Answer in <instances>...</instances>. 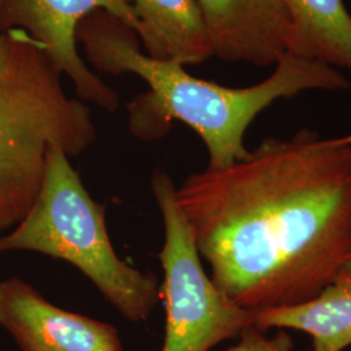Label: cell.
Listing matches in <instances>:
<instances>
[{
	"mask_svg": "<svg viewBox=\"0 0 351 351\" xmlns=\"http://www.w3.org/2000/svg\"><path fill=\"white\" fill-rule=\"evenodd\" d=\"M95 11L111 13L137 34L138 21L125 0H1L0 30H21L37 40L71 80L80 101L114 112L120 104L117 91L91 72L77 47L78 25Z\"/></svg>",
	"mask_w": 351,
	"mask_h": 351,
	"instance_id": "5b68a950",
	"label": "cell"
},
{
	"mask_svg": "<svg viewBox=\"0 0 351 351\" xmlns=\"http://www.w3.org/2000/svg\"><path fill=\"white\" fill-rule=\"evenodd\" d=\"M213 56L226 63L276 65L288 55L291 24L282 0H195Z\"/></svg>",
	"mask_w": 351,
	"mask_h": 351,
	"instance_id": "52a82bcc",
	"label": "cell"
},
{
	"mask_svg": "<svg viewBox=\"0 0 351 351\" xmlns=\"http://www.w3.org/2000/svg\"><path fill=\"white\" fill-rule=\"evenodd\" d=\"M0 326L23 351H125L116 328L52 304L20 277L0 282Z\"/></svg>",
	"mask_w": 351,
	"mask_h": 351,
	"instance_id": "8992f818",
	"label": "cell"
},
{
	"mask_svg": "<svg viewBox=\"0 0 351 351\" xmlns=\"http://www.w3.org/2000/svg\"><path fill=\"white\" fill-rule=\"evenodd\" d=\"M350 259H351V251H350Z\"/></svg>",
	"mask_w": 351,
	"mask_h": 351,
	"instance_id": "5bb4252c",
	"label": "cell"
},
{
	"mask_svg": "<svg viewBox=\"0 0 351 351\" xmlns=\"http://www.w3.org/2000/svg\"><path fill=\"white\" fill-rule=\"evenodd\" d=\"M138 21L146 53L159 60L195 65L213 56L195 0H125Z\"/></svg>",
	"mask_w": 351,
	"mask_h": 351,
	"instance_id": "9c48e42d",
	"label": "cell"
},
{
	"mask_svg": "<svg viewBox=\"0 0 351 351\" xmlns=\"http://www.w3.org/2000/svg\"><path fill=\"white\" fill-rule=\"evenodd\" d=\"M213 284L261 311L315 297L350 259L351 143L303 128L176 188Z\"/></svg>",
	"mask_w": 351,
	"mask_h": 351,
	"instance_id": "6da1fadb",
	"label": "cell"
},
{
	"mask_svg": "<svg viewBox=\"0 0 351 351\" xmlns=\"http://www.w3.org/2000/svg\"><path fill=\"white\" fill-rule=\"evenodd\" d=\"M34 251L75 265L125 319L139 323L160 300L155 274L125 263L113 249L106 206L94 201L69 158L52 147L37 198L12 232L0 237V252Z\"/></svg>",
	"mask_w": 351,
	"mask_h": 351,
	"instance_id": "3957f363",
	"label": "cell"
},
{
	"mask_svg": "<svg viewBox=\"0 0 351 351\" xmlns=\"http://www.w3.org/2000/svg\"><path fill=\"white\" fill-rule=\"evenodd\" d=\"M259 330L293 329L311 337V351L351 346V259L339 267L315 297L300 304L256 311Z\"/></svg>",
	"mask_w": 351,
	"mask_h": 351,
	"instance_id": "ba28073f",
	"label": "cell"
},
{
	"mask_svg": "<svg viewBox=\"0 0 351 351\" xmlns=\"http://www.w3.org/2000/svg\"><path fill=\"white\" fill-rule=\"evenodd\" d=\"M291 24L289 53L351 72V13L345 0H282Z\"/></svg>",
	"mask_w": 351,
	"mask_h": 351,
	"instance_id": "30bf717a",
	"label": "cell"
},
{
	"mask_svg": "<svg viewBox=\"0 0 351 351\" xmlns=\"http://www.w3.org/2000/svg\"><path fill=\"white\" fill-rule=\"evenodd\" d=\"M342 138L345 139L346 142H350L351 143V134H348V136H342Z\"/></svg>",
	"mask_w": 351,
	"mask_h": 351,
	"instance_id": "7c38bea8",
	"label": "cell"
},
{
	"mask_svg": "<svg viewBox=\"0 0 351 351\" xmlns=\"http://www.w3.org/2000/svg\"><path fill=\"white\" fill-rule=\"evenodd\" d=\"M226 351H293V339L285 332H280L275 337H268L263 330L251 326L243 330L237 343Z\"/></svg>",
	"mask_w": 351,
	"mask_h": 351,
	"instance_id": "8fae6325",
	"label": "cell"
},
{
	"mask_svg": "<svg viewBox=\"0 0 351 351\" xmlns=\"http://www.w3.org/2000/svg\"><path fill=\"white\" fill-rule=\"evenodd\" d=\"M62 77L37 40L0 30V230L29 213L50 149L75 158L97 139L90 107L66 95Z\"/></svg>",
	"mask_w": 351,
	"mask_h": 351,
	"instance_id": "7a4b0ae2",
	"label": "cell"
},
{
	"mask_svg": "<svg viewBox=\"0 0 351 351\" xmlns=\"http://www.w3.org/2000/svg\"><path fill=\"white\" fill-rule=\"evenodd\" d=\"M151 189L163 216V249L159 259L164 280L160 298L165 307L162 351H210L239 339L255 326L256 311L239 307L224 295L204 271L199 251L176 201V186L163 171H155Z\"/></svg>",
	"mask_w": 351,
	"mask_h": 351,
	"instance_id": "277c9868",
	"label": "cell"
},
{
	"mask_svg": "<svg viewBox=\"0 0 351 351\" xmlns=\"http://www.w3.org/2000/svg\"><path fill=\"white\" fill-rule=\"evenodd\" d=\"M0 5H1V0H0Z\"/></svg>",
	"mask_w": 351,
	"mask_h": 351,
	"instance_id": "4fadbf2b",
	"label": "cell"
}]
</instances>
